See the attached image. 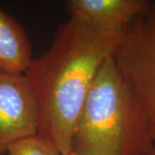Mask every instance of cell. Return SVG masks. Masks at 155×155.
Instances as JSON below:
<instances>
[{"mask_svg": "<svg viewBox=\"0 0 155 155\" xmlns=\"http://www.w3.org/2000/svg\"><path fill=\"white\" fill-rule=\"evenodd\" d=\"M147 0H70L66 10L70 17L100 30L121 33L128 23L149 10Z\"/></svg>", "mask_w": 155, "mask_h": 155, "instance_id": "5", "label": "cell"}, {"mask_svg": "<svg viewBox=\"0 0 155 155\" xmlns=\"http://www.w3.org/2000/svg\"><path fill=\"white\" fill-rule=\"evenodd\" d=\"M38 131V102L28 78L0 72V155Z\"/></svg>", "mask_w": 155, "mask_h": 155, "instance_id": "4", "label": "cell"}, {"mask_svg": "<svg viewBox=\"0 0 155 155\" xmlns=\"http://www.w3.org/2000/svg\"><path fill=\"white\" fill-rule=\"evenodd\" d=\"M154 149L141 110L112 54L100 67L84 104L72 151L79 155H150Z\"/></svg>", "mask_w": 155, "mask_h": 155, "instance_id": "2", "label": "cell"}, {"mask_svg": "<svg viewBox=\"0 0 155 155\" xmlns=\"http://www.w3.org/2000/svg\"><path fill=\"white\" fill-rule=\"evenodd\" d=\"M9 155H62L49 139L36 134L12 144L8 148Z\"/></svg>", "mask_w": 155, "mask_h": 155, "instance_id": "7", "label": "cell"}, {"mask_svg": "<svg viewBox=\"0 0 155 155\" xmlns=\"http://www.w3.org/2000/svg\"><path fill=\"white\" fill-rule=\"evenodd\" d=\"M67 155H79V154H77V153H74V152H71V153H68V154Z\"/></svg>", "mask_w": 155, "mask_h": 155, "instance_id": "8", "label": "cell"}, {"mask_svg": "<svg viewBox=\"0 0 155 155\" xmlns=\"http://www.w3.org/2000/svg\"><path fill=\"white\" fill-rule=\"evenodd\" d=\"M33 60L26 31L0 8V72L24 74Z\"/></svg>", "mask_w": 155, "mask_h": 155, "instance_id": "6", "label": "cell"}, {"mask_svg": "<svg viewBox=\"0 0 155 155\" xmlns=\"http://www.w3.org/2000/svg\"><path fill=\"white\" fill-rule=\"evenodd\" d=\"M114 59L155 143V1L123 30Z\"/></svg>", "mask_w": 155, "mask_h": 155, "instance_id": "3", "label": "cell"}, {"mask_svg": "<svg viewBox=\"0 0 155 155\" xmlns=\"http://www.w3.org/2000/svg\"><path fill=\"white\" fill-rule=\"evenodd\" d=\"M122 32L103 31L69 17L59 26L49 49L34 59L24 73L38 102V133L53 141L62 155L72 152L84 104Z\"/></svg>", "mask_w": 155, "mask_h": 155, "instance_id": "1", "label": "cell"}, {"mask_svg": "<svg viewBox=\"0 0 155 155\" xmlns=\"http://www.w3.org/2000/svg\"><path fill=\"white\" fill-rule=\"evenodd\" d=\"M150 155H155V149L153 151V153H151Z\"/></svg>", "mask_w": 155, "mask_h": 155, "instance_id": "9", "label": "cell"}]
</instances>
